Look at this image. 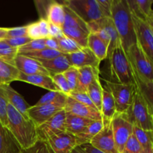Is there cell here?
Wrapping results in <instances>:
<instances>
[{"instance_id": "obj_1", "label": "cell", "mask_w": 153, "mask_h": 153, "mask_svg": "<svg viewBox=\"0 0 153 153\" xmlns=\"http://www.w3.org/2000/svg\"><path fill=\"white\" fill-rule=\"evenodd\" d=\"M111 18L126 52L137 43L132 14L127 0H113Z\"/></svg>"}, {"instance_id": "obj_2", "label": "cell", "mask_w": 153, "mask_h": 153, "mask_svg": "<svg viewBox=\"0 0 153 153\" xmlns=\"http://www.w3.org/2000/svg\"><path fill=\"white\" fill-rule=\"evenodd\" d=\"M7 128L22 150L28 149L39 140L37 126L31 119L24 117L11 105L7 103Z\"/></svg>"}, {"instance_id": "obj_3", "label": "cell", "mask_w": 153, "mask_h": 153, "mask_svg": "<svg viewBox=\"0 0 153 153\" xmlns=\"http://www.w3.org/2000/svg\"><path fill=\"white\" fill-rule=\"evenodd\" d=\"M111 82L123 85H135L134 73L121 41L108 56Z\"/></svg>"}, {"instance_id": "obj_4", "label": "cell", "mask_w": 153, "mask_h": 153, "mask_svg": "<svg viewBox=\"0 0 153 153\" xmlns=\"http://www.w3.org/2000/svg\"><path fill=\"white\" fill-rule=\"evenodd\" d=\"M126 55L131 63L134 76L144 82H152L153 62L137 42L127 50Z\"/></svg>"}, {"instance_id": "obj_5", "label": "cell", "mask_w": 153, "mask_h": 153, "mask_svg": "<svg viewBox=\"0 0 153 153\" xmlns=\"http://www.w3.org/2000/svg\"><path fill=\"white\" fill-rule=\"evenodd\" d=\"M127 114L133 125L142 129L153 131V117L137 85L132 103Z\"/></svg>"}, {"instance_id": "obj_6", "label": "cell", "mask_w": 153, "mask_h": 153, "mask_svg": "<svg viewBox=\"0 0 153 153\" xmlns=\"http://www.w3.org/2000/svg\"><path fill=\"white\" fill-rule=\"evenodd\" d=\"M62 4L70 7L88 25L104 17L98 0H66Z\"/></svg>"}, {"instance_id": "obj_7", "label": "cell", "mask_w": 153, "mask_h": 153, "mask_svg": "<svg viewBox=\"0 0 153 153\" xmlns=\"http://www.w3.org/2000/svg\"><path fill=\"white\" fill-rule=\"evenodd\" d=\"M105 88L111 94L115 105L117 113L127 112L132 103L133 97L136 89L135 85H123L105 81Z\"/></svg>"}, {"instance_id": "obj_8", "label": "cell", "mask_w": 153, "mask_h": 153, "mask_svg": "<svg viewBox=\"0 0 153 153\" xmlns=\"http://www.w3.org/2000/svg\"><path fill=\"white\" fill-rule=\"evenodd\" d=\"M91 32L97 34L108 46V54L111 53L120 42L118 33L111 17H102L88 24Z\"/></svg>"}, {"instance_id": "obj_9", "label": "cell", "mask_w": 153, "mask_h": 153, "mask_svg": "<svg viewBox=\"0 0 153 153\" xmlns=\"http://www.w3.org/2000/svg\"><path fill=\"white\" fill-rule=\"evenodd\" d=\"M111 125L117 149L119 153H120L132 134L134 125L130 120L127 112L116 113L111 120Z\"/></svg>"}, {"instance_id": "obj_10", "label": "cell", "mask_w": 153, "mask_h": 153, "mask_svg": "<svg viewBox=\"0 0 153 153\" xmlns=\"http://www.w3.org/2000/svg\"><path fill=\"white\" fill-rule=\"evenodd\" d=\"M132 14V13H131ZM137 42L153 62V31L146 20L132 14Z\"/></svg>"}, {"instance_id": "obj_11", "label": "cell", "mask_w": 153, "mask_h": 153, "mask_svg": "<svg viewBox=\"0 0 153 153\" xmlns=\"http://www.w3.org/2000/svg\"><path fill=\"white\" fill-rule=\"evenodd\" d=\"M66 114L67 113L63 109L44 123L37 126V131L39 140L47 141L52 136L66 131Z\"/></svg>"}, {"instance_id": "obj_12", "label": "cell", "mask_w": 153, "mask_h": 153, "mask_svg": "<svg viewBox=\"0 0 153 153\" xmlns=\"http://www.w3.org/2000/svg\"><path fill=\"white\" fill-rule=\"evenodd\" d=\"M64 106L65 105L61 102L40 106H31L28 110V115L37 127L52 118L60 111L63 110Z\"/></svg>"}, {"instance_id": "obj_13", "label": "cell", "mask_w": 153, "mask_h": 153, "mask_svg": "<svg viewBox=\"0 0 153 153\" xmlns=\"http://www.w3.org/2000/svg\"><path fill=\"white\" fill-rule=\"evenodd\" d=\"M90 143L105 153H119L115 143L111 121L107 123L102 131L91 140Z\"/></svg>"}, {"instance_id": "obj_14", "label": "cell", "mask_w": 153, "mask_h": 153, "mask_svg": "<svg viewBox=\"0 0 153 153\" xmlns=\"http://www.w3.org/2000/svg\"><path fill=\"white\" fill-rule=\"evenodd\" d=\"M47 143L54 153H71L78 146L76 136L67 131L52 136Z\"/></svg>"}, {"instance_id": "obj_15", "label": "cell", "mask_w": 153, "mask_h": 153, "mask_svg": "<svg viewBox=\"0 0 153 153\" xmlns=\"http://www.w3.org/2000/svg\"><path fill=\"white\" fill-rule=\"evenodd\" d=\"M64 109L66 113L86 118V119H90L92 120H104L102 116V114L98 110L89 107L86 105L82 104L70 97H67V102Z\"/></svg>"}, {"instance_id": "obj_16", "label": "cell", "mask_w": 153, "mask_h": 153, "mask_svg": "<svg viewBox=\"0 0 153 153\" xmlns=\"http://www.w3.org/2000/svg\"><path fill=\"white\" fill-rule=\"evenodd\" d=\"M14 65L18 70L23 74L45 75L51 76L40 61L22 54H17L14 60Z\"/></svg>"}, {"instance_id": "obj_17", "label": "cell", "mask_w": 153, "mask_h": 153, "mask_svg": "<svg viewBox=\"0 0 153 153\" xmlns=\"http://www.w3.org/2000/svg\"><path fill=\"white\" fill-rule=\"evenodd\" d=\"M73 67L81 68L84 67H92L100 69L101 61L88 47L82 48L78 52L66 55Z\"/></svg>"}, {"instance_id": "obj_18", "label": "cell", "mask_w": 153, "mask_h": 153, "mask_svg": "<svg viewBox=\"0 0 153 153\" xmlns=\"http://www.w3.org/2000/svg\"><path fill=\"white\" fill-rule=\"evenodd\" d=\"M0 88L4 93L7 102L17 110L24 117L30 119L28 115V110L31 106L26 102L23 97L12 88L10 85H0Z\"/></svg>"}, {"instance_id": "obj_19", "label": "cell", "mask_w": 153, "mask_h": 153, "mask_svg": "<svg viewBox=\"0 0 153 153\" xmlns=\"http://www.w3.org/2000/svg\"><path fill=\"white\" fill-rule=\"evenodd\" d=\"M22 151L8 128L0 122V153H21Z\"/></svg>"}, {"instance_id": "obj_20", "label": "cell", "mask_w": 153, "mask_h": 153, "mask_svg": "<svg viewBox=\"0 0 153 153\" xmlns=\"http://www.w3.org/2000/svg\"><path fill=\"white\" fill-rule=\"evenodd\" d=\"M18 81L26 82L34 86L40 87L43 89L48 90L49 91H58L52 78L49 76L45 75H25L19 73Z\"/></svg>"}, {"instance_id": "obj_21", "label": "cell", "mask_w": 153, "mask_h": 153, "mask_svg": "<svg viewBox=\"0 0 153 153\" xmlns=\"http://www.w3.org/2000/svg\"><path fill=\"white\" fill-rule=\"evenodd\" d=\"M93 121L94 120L67 113L65 120L66 131L74 136H77L83 132Z\"/></svg>"}, {"instance_id": "obj_22", "label": "cell", "mask_w": 153, "mask_h": 153, "mask_svg": "<svg viewBox=\"0 0 153 153\" xmlns=\"http://www.w3.org/2000/svg\"><path fill=\"white\" fill-rule=\"evenodd\" d=\"M79 70V85L76 91L87 92V89L92 82L100 79V70L92 67H84Z\"/></svg>"}, {"instance_id": "obj_23", "label": "cell", "mask_w": 153, "mask_h": 153, "mask_svg": "<svg viewBox=\"0 0 153 153\" xmlns=\"http://www.w3.org/2000/svg\"><path fill=\"white\" fill-rule=\"evenodd\" d=\"M50 74L51 77L57 74L64 73L72 67L67 55L62 54L57 58L49 61H39Z\"/></svg>"}, {"instance_id": "obj_24", "label": "cell", "mask_w": 153, "mask_h": 153, "mask_svg": "<svg viewBox=\"0 0 153 153\" xmlns=\"http://www.w3.org/2000/svg\"><path fill=\"white\" fill-rule=\"evenodd\" d=\"M87 47L100 61L106 59L108 54V46L97 34L91 32L88 35Z\"/></svg>"}, {"instance_id": "obj_25", "label": "cell", "mask_w": 153, "mask_h": 153, "mask_svg": "<svg viewBox=\"0 0 153 153\" xmlns=\"http://www.w3.org/2000/svg\"><path fill=\"white\" fill-rule=\"evenodd\" d=\"M110 121L105 120H94L85 128V131L81 133L79 135L76 136V141H77L78 146L85 143H90L91 140L102 131L107 123Z\"/></svg>"}, {"instance_id": "obj_26", "label": "cell", "mask_w": 153, "mask_h": 153, "mask_svg": "<svg viewBox=\"0 0 153 153\" xmlns=\"http://www.w3.org/2000/svg\"><path fill=\"white\" fill-rule=\"evenodd\" d=\"M64 7L62 3L51 1L46 12V19L49 23L54 24L62 28L64 22Z\"/></svg>"}, {"instance_id": "obj_27", "label": "cell", "mask_w": 153, "mask_h": 153, "mask_svg": "<svg viewBox=\"0 0 153 153\" xmlns=\"http://www.w3.org/2000/svg\"><path fill=\"white\" fill-rule=\"evenodd\" d=\"M132 14L146 20L152 11L153 0H127Z\"/></svg>"}, {"instance_id": "obj_28", "label": "cell", "mask_w": 153, "mask_h": 153, "mask_svg": "<svg viewBox=\"0 0 153 153\" xmlns=\"http://www.w3.org/2000/svg\"><path fill=\"white\" fill-rule=\"evenodd\" d=\"M19 73L14 64L0 59V85H10L18 81Z\"/></svg>"}, {"instance_id": "obj_29", "label": "cell", "mask_w": 153, "mask_h": 153, "mask_svg": "<svg viewBox=\"0 0 153 153\" xmlns=\"http://www.w3.org/2000/svg\"><path fill=\"white\" fill-rule=\"evenodd\" d=\"M64 13H65V16H64V22L62 28H79L83 31H87V32L91 33L89 26L88 24L82 19L79 17L73 10H72L67 6L64 5Z\"/></svg>"}, {"instance_id": "obj_30", "label": "cell", "mask_w": 153, "mask_h": 153, "mask_svg": "<svg viewBox=\"0 0 153 153\" xmlns=\"http://www.w3.org/2000/svg\"><path fill=\"white\" fill-rule=\"evenodd\" d=\"M116 105L111 94L105 87H103L102 102L101 114L103 119L111 121L116 114Z\"/></svg>"}, {"instance_id": "obj_31", "label": "cell", "mask_w": 153, "mask_h": 153, "mask_svg": "<svg viewBox=\"0 0 153 153\" xmlns=\"http://www.w3.org/2000/svg\"><path fill=\"white\" fill-rule=\"evenodd\" d=\"M134 81L137 88L141 93L150 114L153 117V83L152 82H144L139 79L134 75Z\"/></svg>"}, {"instance_id": "obj_32", "label": "cell", "mask_w": 153, "mask_h": 153, "mask_svg": "<svg viewBox=\"0 0 153 153\" xmlns=\"http://www.w3.org/2000/svg\"><path fill=\"white\" fill-rule=\"evenodd\" d=\"M103 87L100 82V79H97L89 85L87 89V94L94 103L96 108L101 113L102 102Z\"/></svg>"}, {"instance_id": "obj_33", "label": "cell", "mask_w": 153, "mask_h": 153, "mask_svg": "<svg viewBox=\"0 0 153 153\" xmlns=\"http://www.w3.org/2000/svg\"><path fill=\"white\" fill-rule=\"evenodd\" d=\"M132 134L143 149H152L153 131L142 129V128L134 126Z\"/></svg>"}, {"instance_id": "obj_34", "label": "cell", "mask_w": 153, "mask_h": 153, "mask_svg": "<svg viewBox=\"0 0 153 153\" xmlns=\"http://www.w3.org/2000/svg\"><path fill=\"white\" fill-rule=\"evenodd\" d=\"M62 31L64 35L74 40L81 47H87L89 32H87L79 28H62Z\"/></svg>"}, {"instance_id": "obj_35", "label": "cell", "mask_w": 153, "mask_h": 153, "mask_svg": "<svg viewBox=\"0 0 153 153\" xmlns=\"http://www.w3.org/2000/svg\"><path fill=\"white\" fill-rule=\"evenodd\" d=\"M55 40L58 42L59 52H61L62 54H64V55L74 53V52L79 51L82 48L74 40L67 37L64 34L62 37L55 39Z\"/></svg>"}, {"instance_id": "obj_36", "label": "cell", "mask_w": 153, "mask_h": 153, "mask_svg": "<svg viewBox=\"0 0 153 153\" xmlns=\"http://www.w3.org/2000/svg\"><path fill=\"white\" fill-rule=\"evenodd\" d=\"M22 55H26L29 58L37 60V61H49V60H52L53 58H57L59 55H62V53L59 51L52 50V49L46 48V49H41V50L26 52V53H23Z\"/></svg>"}, {"instance_id": "obj_37", "label": "cell", "mask_w": 153, "mask_h": 153, "mask_svg": "<svg viewBox=\"0 0 153 153\" xmlns=\"http://www.w3.org/2000/svg\"><path fill=\"white\" fill-rule=\"evenodd\" d=\"M18 54V49L10 47L4 42L0 41V59L14 64V60Z\"/></svg>"}, {"instance_id": "obj_38", "label": "cell", "mask_w": 153, "mask_h": 153, "mask_svg": "<svg viewBox=\"0 0 153 153\" xmlns=\"http://www.w3.org/2000/svg\"><path fill=\"white\" fill-rule=\"evenodd\" d=\"M66 79L67 81L69 87H70L71 92L76 91L79 85V70L74 67H70L67 70H66L64 73Z\"/></svg>"}, {"instance_id": "obj_39", "label": "cell", "mask_w": 153, "mask_h": 153, "mask_svg": "<svg viewBox=\"0 0 153 153\" xmlns=\"http://www.w3.org/2000/svg\"><path fill=\"white\" fill-rule=\"evenodd\" d=\"M45 40H46V39L31 40L29 43H28L27 44L24 45L22 47L18 49V54H23L26 53V52H34V51H38L46 49Z\"/></svg>"}, {"instance_id": "obj_40", "label": "cell", "mask_w": 153, "mask_h": 153, "mask_svg": "<svg viewBox=\"0 0 153 153\" xmlns=\"http://www.w3.org/2000/svg\"><path fill=\"white\" fill-rule=\"evenodd\" d=\"M52 78L58 92L62 93V94H65V95L69 97L70 94H71V90H70V87H69L67 79H66L64 74L60 73V74L55 75Z\"/></svg>"}, {"instance_id": "obj_41", "label": "cell", "mask_w": 153, "mask_h": 153, "mask_svg": "<svg viewBox=\"0 0 153 153\" xmlns=\"http://www.w3.org/2000/svg\"><path fill=\"white\" fill-rule=\"evenodd\" d=\"M21 153H54L47 141L38 140L32 146L22 150Z\"/></svg>"}, {"instance_id": "obj_42", "label": "cell", "mask_w": 153, "mask_h": 153, "mask_svg": "<svg viewBox=\"0 0 153 153\" xmlns=\"http://www.w3.org/2000/svg\"><path fill=\"white\" fill-rule=\"evenodd\" d=\"M143 150L142 146L132 134L120 153H142Z\"/></svg>"}, {"instance_id": "obj_43", "label": "cell", "mask_w": 153, "mask_h": 153, "mask_svg": "<svg viewBox=\"0 0 153 153\" xmlns=\"http://www.w3.org/2000/svg\"><path fill=\"white\" fill-rule=\"evenodd\" d=\"M70 97L73 98L76 101L82 103V104L86 105L89 106V107L93 108H96L94 106V103L92 102L91 100L90 99L89 96L87 94V92H79V91H74V92H71L70 95L69 96Z\"/></svg>"}, {"instance_id": "obj_44", "label": "cell", "mask_w": 153, "mask_h": 153, "mask_svg": "<svg viewBox=\"0 0 153 153\" xmlns=\"http://www.w3.org/2000/svg\"><path fill=\"white\" fill-rule=\"evenodd\" d=\"M25 26H26L27 37H30L31 40L43 39L42 38L40 25H39L38 21H36V22L28 24Z\"/></svg>"}, {"instance_id": "obj_45", "label": "cell", "mask_w": 153, "mask_h": 153, "mask_svg": "<svg viewBox=\"0 0 153 153\" xmlns=\"http://www.w3.org/2000/svg\"><path fill=\"white\" fill-rule=\"evenodd\" d=\"M7 101L4 95V93L0 88V122L5 126H7Z\"/></svg>"}, {"instance_id": "obj_46", "label": "cell", "mask_w": 153, "mask_h": 153, "mask_svg": "<svg viewBox=\"0 0 153 153\" xmlns=\"http://www.w3.org/2000/svg\"><path fill=\"white\" fill-rule=\"evenodd\" d=\"M4 42L10 47L19 48L22 47L24 45L27 44L31 40V39L28 37H13V38H6L4 39Z\"/></svg>"}, {"instance_id": "obj_47", "label": "cell", "mask_w": 153, "mask_h": 153, "mask_svg": "<svg viewBox=\"0 0 153 153\" xmlns=\"http://www.w3.org/2000/svg\"><path fill=\"white\" fill-rule=\"evenodd\" d=\"M27 37L26 26L14 27V28H7V38L13 37Z\"/></svg>"}, {"instance_id": "obj_48", "label": "cell", "mask_w": 153, "mask_h": 153, "mask_svg": "<svg viewBox=\"0 0 153 153\" xmlns=\"http://www.w3.org/2000/svg\"><path fill=\"white\" fill-rule=\"evenodd\" d=\"M112 1L113 0H98V3L104 17H111Z\"/></svg>"}, {"instance_id": "obj_49", "label": "cell", "mask_w": 153, "mask_h": 153, "mask_svg": "<svg viewBox=\"0 0 153 153\" xmlns=\"http://www.w3.org/2000/svg\"><path fill=\"white\" fill-rule=\"evenodd\" d=\"M49 37H52L54 39H58L59 37H62L64 35L62 28L58 25H55L54 24L49 23Z\"/></svg>"}, {"instance_id": "obj_50", "label": "cell", "mask_w": 153, "mask_h": 153, "mask_svg": "<svg viewBox=\"0 0 153 153\" xmlns=\"http://www.w3.org/2000/svg\"><path fill=\"white\" fill-rule=\"evenodd\" d=\"M78 147L83 153H105L100 151V149L94 147L91 143H85V144L81 145Z\"/></svg>"}, {"instance_id": "obj_51", "label": "cell", "mask_w": 153, "mask_h": 153, "mask_svg": "<svg viewBox=\"0 0 153 153\" xmlns=\"http://www.w3.org/2000/svg\"><path fill=\"white\" fill-rule=\"evenodd\" d=\"M45 45H46V48H47V49L59 51L58 42L55 39L52 38V37H48L45 40Z\"/></svg>"}, {"instance_id": "obj_52", "label": "cell", "mask_w": 153, "mask_h": 153, "mask_svg": "<svg viewBox=\"0 0 153 153\" xmlns=\"http://www.w3.org/2000/svg\"><path fill=\"white\" fill-rule=\"evenodd\" d=\"M7 28H0V41L7 38Z\"/></svg>"}, {"instance_id": "obj_53", "label": "cell", "mask_w": 153, "mask_h": 153, "mask_svg": "<svg viewBox=\"0 0 153 153\" xmlns=\"http://www.w3.org/2000/svg\"><path fill=\"white\" fill-rule=\"evenodd\" d=\"M142 153H153V148H152V149H143Z\"/></svg>"}, {"instance_id": "obj_54", "label": "cell", "mask_w": 153, "mask_h": 153, "mask_svg": "<svg viewBox=\"0 0 153 153\" xmlns=\"http://www.w3.org/2000/svg\"><path fill=\"white\" fill-rule=\"evenodd\" d=\"M71 153H83V152H82V151L80 150V149H79V148L77 146V147H76V149H75Z\"/></svg>"}, {"instance_id": "obj_55", "label": "cell", "mask_w": 153, "mask_h": 153, "mask_svg": "<svg viewBox=\"0 0 153 153\" xmlns=\"http://www.w3.org/2000/svg\"><path fill=\"white\" fill-rule=\"evenodd\" d=\"M149 19V21H151V22H152L153 23V10H152V11L151 12V14H150V16H149V17L147 18V19Z\"/></svg>"}, {"instance_id": "obj_56", "label": "cell", "mask_w": 153, "mask_h": 153, "mask_svg": "<svg viewBox=\"0 0 153 153\" xmlns=\"http://www.w3.org/2000/svg\"><path fill=\"white\" fill-rule=\"evenodd\" d=\"M146 21H147V22H149V25H150L151 28H152V31H153V23H152V22H151V21H149V19H146Z\"/></svg>"}, {"instance_id": "obj_57", "label": "cell", "mask_w": 153, "mask_h": 153, "mask_svg": "<svg viewBox=\"0 0 153 153\" xmlns=\"http://www.w3.org/2000/svg\"><path fill=\"white\" fill-rule=\"evenodd\" d=\"M152 83H153V81H152Z\"/></svg>"}, {"instance_id": "obj_58", "label": "cell", "mask_w": 153, "mask_h": 153, "mask_svg": "<svg viewBox=\"0 0 153 153\" xmlns=\"http://www.w3.org/2000/svg\"></svg>"}]
</instances>
